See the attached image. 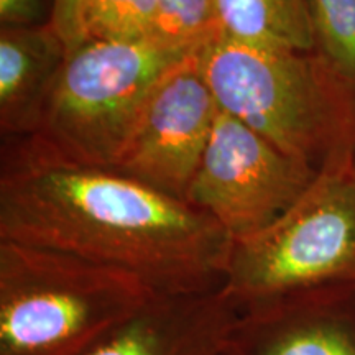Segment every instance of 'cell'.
<instances>
[{"mask_svg":"<svg viewBox=\"0 0 355 355\" xmlns=\"http://www.w3.org/2000/svg\"><path fill=\"white\" fill-rule=\"evenodd\" d=\"M318 173L219 109L186 201L242 241L285 214Z\"/></svg>","mask_w":355,"mask_h":355,"instance_id":"obj_6","label":"cell"},{"mask_svg":"<svg viewBox=\"0 0 355 355\" xmlns=\"http://www.w3.org/2000/svg\"><path fill=\"white\" fill-rule=\"evenodd\" d=\"M0 241L112 266L157 295L219 290L234 245L189 202L110 168L69 162L35 135L7 139L2 150Z\"/></svg>","mask_w":355,"mask_h":355,"instance_id":"obj_1","label":"cell"},{"mask_svg":"<svg viewBox=\"0 0 355 355\" xmlns=\"http://www.w3.org/2000/svg\"><path fill=\"white\" fill-rule=\"evenodd\" d=\"M153 38H163L158 0H87L83 42H140Z\"/></svg>","mask_w":355,"mask_h":355,"instance_id":"obj_12","label":"cell"},{"mask_svg":"<svg viewBox=\"0 0 355 355\" xmlns=\"http://www.w3.org/2000/svg\"><path fill=\"white\" fill-rule=\"evenodd\" d=\"M217 26L232 42L314 51L311 0H217Z\"/></svg>","mask_w":355,"mask_h":355,"instance_id":"obj_11","label":"cell"},{"mask_svg":"<svg viewBox=\"0 0 355 355\" xmlns=\"http://www.w3.org/2000/svg\"><path fill=\"white\" fill-rule=\"evenodd\" d=\"M314 51L355 89V0H311Z\"/></svg>","mask_w":355,"mask_h":355,"instance_id":"obj_13","label":"cell"},{"mask_svg":"<svg viewBox=\"0 0 355 355\" xmlns=\"http://www.w3.org/2000/svg\"><path fill=\"white\" fill-rule=\"evenodd\" d=\"M237 318L222 288L158 295L87 355H224Z\"/></svg>","mask_w":355,"mask_h":355,"instance_id":"obj_9","label":"cell"},{"mask_svg":"<svg viewBox=\"0 0 355 355\" xmlns=\"http://www.w3.org/2000/svg\"><path fill=\"white\" fill-rule=\"evenodd\" d=\"M355 286L354 155L329 163L273 224L235 241L222 291L237 306Z\"/></svg>","mask_w":355,"mask_h":355,"instance_id":"obj_5","label":"cell"},{"mask_svg":"<svg viewBox=\"0 0 355 355\" xmlns=\"http://www.w3.org/2000/svg\"><path fill=\"white\" fill-rule=\"evenodd\" d=\"M354 298L336 286L243 306L224 355H355Z\"/></svg>","mask_w":355,"mask_h":355,"instance_id":"obj_8","label":"cell"},{"mask_svg":"<svg viewBox=\"0 0 355 355\" xmlns=\"http://www.w3.org/2000/svg\"><path fill=\"white\" fill-rule=\"evenodd\" d=\"M196 50L163 38L79 43L68 51L33 135L69 162L114 168L153 89Z\"/></svg>","mask_w":355,"mask_h":355,"instance_id":"obj_4","label":"cell"},{"mask_svg":"<svg viewBox=\"0 0 355 355\" xmlns=\"http://www.w3.org/2000/svg\"><path fill=\"white\" fill-rule=\"evenodd\" d=\"M162 37L188 48H199L219 35L217 0H158Z\"/></svg>","mask_w":355,"mask_h":355,"instance_id":"obj_14","label":"cell"},{"mask_svg":"<svg viewBox=\"0 0 355 355\" xmlns=\"http://www.w3.org/2000/svg\"><path fill=\"white\" fill-rule=\"evenodd\" d=\"M87 0H53L48 24L63 40L68 51L83 42V20Z\"/></svg>","mask_w":355,"mask_h":355,"instance_id":"obj_15","label":"cell"},{"mask_svg":"<svg viewBox=\"0 0 355 355\" xmlns=\"http://www.w3.org/2000/svg\"><path fill=\"white\" fill-rule=\"evenodd\" d=\"M201 69L222 112L321 171L355 155V89L316 51L214 37Z\"/></svg>","mask_w":355,"mask_h":355,"instance_id":"obj_2","label":"cell"},{"mask_svg":"<svg viewBox=\"0 0 355 355\" xmlns=\"http://www.w3.org/2000/svg\"><path fill=\"white\" fill-rule=\"evenodd\" d=\"M155 296L122 270L0 241V355H87Z\"/></svg>","mask_w":355,"mask_h":355,"instance_id":"obj_3","label":"cell"},{"mask_svg":"<svg viewBox=\"0 0 355 355\" xmlns=\"http://www.w3.org/2000/svg\"><path fill=\"white\" fill-rule=\"evenodd\" d=\"M199 48L157 84L110 168L181 201L188 198L219 115Z\"/></svg>","mask_w":355,"mask_h":355,"instance_id":"obj_7","label":"cell"},{"mask_svg":"<svg viewBox=\"0 0 355 355\" xmlns=\"http://www.w3.org/2000/svg\"><path fill=\"white\" fill-rule=\"evenodd\" d=\"M68 46L48 24L0 30V130L3 139L37 133Z\"/></svg>","mask_w":355,"mask_h":355,"instance_id":"obj_10","label":"cell"},{"mask_svg":"<svg viewBox=\"0 0 355 355\" xmlns=\"http://www.w3.org/2000/svg\"><path fill=\"white\" fill-rule=\"evenodd\" d=\"M354 162H355V155H354Z\"/></svg>","mask_w":355,"mask_h":355,"instance_id":"obj_17","label":"cell"},{"mask_svg":"<svg viewBox=\"0 0 355 355\" xmlns=\"http://www.w3.org/2000/svg\"><path fill=\"white\" fill-rule=\"evenodd\" d=\"M42 0H0V24L2 28L42 25Z\"/></svg>","mask_w":355,"mask_h":355,"instance_id":"obj_16","label":"cell"}]
</instances>
